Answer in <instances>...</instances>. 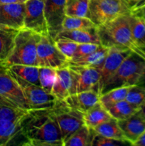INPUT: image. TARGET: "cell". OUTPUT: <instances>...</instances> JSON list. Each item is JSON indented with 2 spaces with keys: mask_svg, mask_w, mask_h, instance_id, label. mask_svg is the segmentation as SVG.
I'll list each match as a JSON object with an SVG mask.
<instances>
[{
  "mask_svg": "<svg viewBox=\"0 0 145 146\" xmlns=\"http://www.w3.org/2000/svg\"><path fill=\"white\" fill-rule=\"evenodd\" d=\"M139 111L142 114V115H144L145 116V101H144V103L142 104V106H140V108H139Z\"/></svg>",
  "mask_w": 145,
  "mask_h": 146,
  "instance_id": "ab89813d",
  "label": "cell"
},
{
  "mask_svg": "<svg viewBox=\"0 0 145 146\" xmlns=\"http://www.w3.org/2000/svg\"><path fill=\"white\" fill-rule=\"evenodd\" d=\"M93 135L94 130L84 124L64 143L63 146H91Z\"/></svg>",
  "mask_w": 145,
  "mask_h": 146,
  "instance_id": "4316f807",
  "label": "cell"
},
{
  "mask_svg": "<svg viewBox=\"0 0 145 146\" xmlns=\"http://www.w3.org/2000/svg\"><path fill=\"white\" fill-rule=\"evenodd\" d=\"M68 68L71 78L70 95L88 91H95L99 94V70L79 66H68Z\"/></svg>",
  "mask_w": 145,
  "mask_h": 146,
  "instance_id": "9c48e42d",
  "label": "cell"
},
{
  "mask_svg": "<svg viewBox=\"0 0 145 146\" xmlns=\"http://www.w3.org/2000/svg\"><path fill=\"white\" fill-rule=\"evenodd\" d=\"M128 0H90L87 16L97 27L132 12Z\"/></svg>",
  "mask_w": 145,
  "mask_h": 146,
  "instance_id": "5b68a950",
  "label": "cell"
},
{
  "mask_svg": "<svg viewBox=\"0 0 145 146\" xmlns=\"http://www.w3.org/2000/svg\"><path fill=\"white\" fill-rule=\"evenodd\" d=\"M66 0H44V13L49 34L55 39L63 29V22L66 17Z\"/></svg>",
  "mask_w": 145,
  "mask_h": 146,
  "instance_id": "7c38bea8",
  "label": "cell"
},
{
  "mask_svg": "<svg viewBox=\"0 0 145 146\" xmlns=\"http://www.w3.org/2000/svg\"><path fill=\"white\" fill-rule=\"evenodd\" d=\"M124 145H130V143H129L127 141L107 138V137L97 133L94 131V135L92 140V143H91V146H118Z\"/></svg>",
  "mask_w": 145,
  "mask_h": 146,
  "instance_id": "e575fe53",
  "label": "cell"
},
{
  "mask_svg": "<svg viewBox=\"0 0 145 146\" xmlns=\"http://www.w3.org/2000/svg\"><path fill=\"white\" fill-rule=\"evenodd\" d=\"M129 87L125 86L114 88L107 92L100 95V102L107 110L117 103L125 100Z\"/></svg>",
  "mask_w": 145,
  "mask_h": 146,
  "instance_id": "f1b7e54d",
  "label": "cell"
},
{
  "mask_svg": "<svg viewBox=\"0 0 145 146\" xmlns=\"http://www.w3.org/2000/svg\"><path fill=\"white\" fill-rule=\"evenodd\" d=\"M128 1H129V2L131 3V4H132V7H133L134 5L135 4H136V2H137L138 1H139V0H128Z\"/></svg>",
  "mask_w": 145,
  "mask_h": 146,
  "instance_id": "b9f144b4",
  "label": "cell"
},
{
  "mask_svg": "<svg viewBox=\"0 0 145 146\" xmlns=\"http://www.w3.org/2000/svg\"><path fill=\"white\" fill-rule=\"evenodd\" d=\"M56 37L68 38L78 44L92 43V44H100V41L99 35H98V27L88 29H63L60 31Z\"/></svg>",
  "mask_w": 145,
  "mask_h": 146,
  "instance_id": "ac0fdd59",
  "label": "cell"
},
{
  "mask_svg": "<svg viewBox=\"0 0 145 146\" xmlns=\"http://www.w3.org/2000/svg\"><path fill=\"white\" fill-rule=\"evenodd\" d=\"M134 14H139V15H140L141 17H143V18L144 19V20H145V8L142 9H141L140 11H137V12L134 13Z\"/></svg>",
  "mask_w": 145,
  "mask_h": 146,
  "instance_id": "60d3db41",
  "label": "cell"
},
{
  "mask_svg": "<svg viewBox=\"0 0 145 146\" xmlns=\"http://www.w3.org/2000/svg\"><path fill=\"white\" fill-rule=\"evenodd\" d=\"M11 74L21 87L30 111L53 108L58 100L52 94L46 92L40 86L28 82L12 72Z\"/></svg>",
  "mask_w": 145,
  "mask_h": 146,
  "instance_id": "ba28073f",
  "label": "cell"
},
{
  "mask_svg": "<svg viewBox=\"0 0 145 146\" xmlns=\"http://www.w3.org/2000/svg\"><path fill=\"white\" fill-rule=\"evenodd\" d=\"M56 79V69L48 67H39L40 86L46 92L52 94V89Z\"/></svg>",
  "mask_w": 145,
  "mask_h": 146,
  "instance_id": "1f68e13d",
  "label": "cell"
},
{
  "mask_svg": "<svg viewBox=\"0 0 145 146\" xmlns=\"http://www.w3.org/2000/svg\"><path fill=\"white\" fill-rule=\"evenodd\" d=\"M97 133L101 135L107 137V138H113L116 140H120V141H127L124 136L122 131L118 124V121L114 118H111L108 121L100 124L99 125L95 128H92ZM129 143V142H128ZM131 145V144H130Z\"/></svg>",
  "mask_w": 145,
  "mask_h": 146,
  "instance_id": "cb8c5ba5",
  "label": "cell"
},
{
  "mask_svg": "<svg viewBox=\"0 0 145 146\" xmlns=\"http://www.w3.org/2000/svg\"><path fill=\"white\" fill-rule=\"evenodd\" d=\"M129 24L134 39L141 49L145 53V20L140 15L131 13Z\"/></svg>",
  "mask_w": 145,
  "mask_h": 146,
  "instance_id": "d4e9b609",
  "label": "cell"
},
{
  "mask_svg": "<svg viewBox=\"0 0 145 146\" xmlns=\"http://www.w3.org/2000/svg\"><path fill=\"white\" fill-rule=\"evenodd\" d=\"M125 100L140 108L142 104L145 101V88L137 84L131 86Z\"/></svg>",
  "mask_w": 145,
  "mask_h": 146,
  "instance_id": "d6a6232c",
  "label": "cell"
},
{
  "mask_svg": "<svg viewBox=\"0 0 145 146\" xmlns=\"http://www.w3.org/2000/svg\"><path fill=\"white\" fill-rule=\"evenodd\" d=\"M23 119L0 121V146L15 145L16 141H18V145H26V141L21 132Z\"/></svg>",
  "mask_w": 145,
  "mask_h": 146,
  "instance_id": "2e32d148",
  "label": "cell"
},
{
  "mask_svg": "<svg viewBox=\"0 0 145 146\" xmlns=\"http://www.w3.org/2000/svg\"><path fill=\"white\" fill-rule=\"evenodd\" d=\"M89 1L90 0H66V16L86 17Z\"/></svg>",
  "mask_w": 145,
  "mask_h": 146,
  "instance_id": "4dcf8cb0",
  "label": "cell"
},
{
  "mask_svg": "<svg viewBox=\"0 0 145 146\" xmlns=\"http://www.w3.org/2000/svg\"><path fill=\"white\" fill-rule=\"evenodd\" d=\"M19 30L0 25V64L6 63L14 47Z\"/></svg>",
  "mask_w": 145,
  "mask_h": 146,
  "instance_id": "ffe728a7",
  "label": "cell"
},
{
  "mask_svg": "<svg viewBox=\"0 0 145 146\" xmlns=\"http://www.w3.org/2000/svg\"><path fill=\"white\" fill-rule=\"evenodd\" d=\"M137 85H139L141 86H143L145 88V68L144 70V72L143 74H142V76L140 77L139 81H138Z\"/></svg>",
  "mask_w": 145,
  "mask_h": 146,
  "instance_id": "f35d334b",
  "label": "cell"
},
{
  "mask_svg": "<svg viewBox=\"0 0 145 146\" xmlns=\"http://www.w3.org/2000/svg\"><path fill=\"white\" fill-rule=\"evenodd\" d=\"M131 13L98 27L100 44L107 48L117 47L130 50L145 59V53L137 45L132 36L129 24Z\"/></svg>",
  "mask_w": 145,
  "mask_h": 146,
  "instance_id": "7a4b0ae2",
  "label": "cell"
},
{
  "mask_svg": "<svg viewBox=\"0 0 145 146\" xmlns=\"http://www.w3.org/2000/svg\"><path fill=\"white\" fill-rule=\"evenodd\" d=\"M21 132L28 146H63L58 123L51 108L31 110L24 118Z\"/></svg>",
  "mask_w": 145,
  "mask_h": 146,
  "instance_id": "6da1fadb",
  "label": "cell"
},
{
  "mask_svg": "<svg viewBox=\"0 0 145 146\" xmlns=\"http://www.w3.org/2000/svg\"><path fill=\"white\" fill-rule=\"evenodd\" d=\"M64 143L84 124L83 113L70 108L63 101H58L51 108Z\"/></svg>",
  "mask_w": 145,
  "mask_h": 146,
  "instance_id": "52a82bcc",
  "label": "cell"
},
{
  "mask_svg": "<svg viewBox=\"0 0 145 146\" xmlns=\"http://www.w3.org/2000/svg\"><path fill=\"white\" fill-rule=\"evenodd\" d=\"M125 139L134 145L139 137L145 132V116L139 111L126 119L118 121Z\"/></svg>",
  "mask_w": 145,
  "mask_h": 146,
  "instance_id": "9a60e30c",
  "label": "cell"
},
{
  "mask_svg": "<svg viewBox=\"0 0 145 146\" xmlns=\"http://www.w3.org/2000/svg\"><path fill=\"white\" fill-rule=\"evenodd\" d=\"M37 66L56 70L69 66V59L58 49L51 35L41 36L37 46Z\"/></svg>",
  "mask_w": 145,
  "mask_h": 146,
  "instance_id": "8992f818",
  "label": "cell"
},
{
  "mask_svg": "<svg viewBox=\"0 0 145 146\" xmlns=\"http://www.w3.org/2000/svg\"><path fill=\"white\" fill-rule=\"evenodd\" d=\"M25 9V2L0 4V25L18 30L24 29Z\"/></svg>",
  "mask_w": 145,
  "mask_h": 146,
  "instance_id": "5bb4252c",
  "label": "cell"
},
{
  "mask_svg": "<svg viewBox=\"0 0 145 146\" xmlns=\"http://www.w3.org/2000/svg\"><path fill=\"white\" fill-rule=\"evenodd\" d=\"M145 68V59L132 52L121 64L115 74L105 84L100 94L114 88L137 84Z\"/></svg>",
  "mask_w": 145,
  "mask_h": 146,
  "instance_id": "3957f363",
  "label": "cell"
},
{
  "mask_svg": "<svg viewBox=\"0 0 145 146\" xmlns=\"http://www.w3.org/2000/svg\"><path fill=\"white\" fill-rule=\"evenodd\" d=\"M111 118L109 113L100 101L83 113L84 123L90 128H95Z\"/></svg>",
  "mask_w": 145,
  "mask_h": 146,
  "instance_id": "7402d4cb",
  "label": "cell"
},
{
  "mask_svg": "<svg viewBox=\"0 0 145 146\" xmlns=\"http://www.w3.org/2000/svg\"><path fill=\"white\" fill-rule=\"evenodd\" d=\"M139 108L130 104L126 100H123L117 103L107 110L112 118L117 121L126 119L136 113Z\"/></svg>",
  "mask_w": 145,
  "mask_h": 146,
  "instance_id": "83f0119b",
  "label": "cell"
},
{
  "mask_svg": "<svg viewBox=\"0 0 145 146\" xmlns=\"http://www.w3.org/2000/svg\"><path fill=\"white\" fill-rule=\"evenodd\" d=\"M55 42L58 49L68 58L71 59L78 46V43L63 37H56Z\"/></svg>",
  "mask_w": 145,
  "mask_h": 146,
  "instance_id": "836d02e7",
  "label": "cell"
},
{
  "mask_svg": "<svg viewBox=\"0 0 145 146\" xmlns=\"http://www.w3.org/2000/svg\"><path fill=\"white\" fill-rule=\"evenodd\" d=\"M24 29L41 36L50 35L44 13V0H26Z\"/></svg>",
  "mask_w": 145,
  "mask_h": 146,
  "instance_id": "8fae6325",
  "label": "cell"
},
{
  "mask_svg": "<svg viewBox=\"0 0 145 146\" xmlns=\"http://www.w3.org/2000/svg\"><path fill=\"white\" fill-rule=\"evenodd\" d=\"M40 38L41 35L34 31L20 29L16 36L14 49L5 64L37 66V46Z\"/></svg>",
  "mask_w": 145,
  "mask_h": 146,
  "instance_id": "277c9868",
  "label": "cell"
},
{
  "mask_svg": "<svg viewBox=\"0 0 145 146\" xmlns=\"http://www.w3.org/2000/svg\"><path fill=\"white\" fill-rule=\"evenodd\" d=\"M134 145L136 146H145V132L141 135L139 139L135 142Z\"/></svg>",
  "mask_w": 145,
  "mask_h": 146,
  "instance_id": "8d00e7d4",
  "label": "cell"
},
{
  "mask_svg": "<svg viewBox=\"0 0 145 146\" xmlns=\"http://www.w3.org/2000/svg\"><path fill=\"white\" fill-rule=\"evenodd\" d=\"M101 44H92V43H87V44H78L76 50L74 53L71 59L80 58L85 55L90 54L93 51H96ZM71 60V59H70Z\"/></svg>",
  "mask_w": 145,
  "mask_h": 146,
  "instance_id": "d590c367",
  "label": "cell"
},
{
  "mask_svg": "<svg viewBox=\"0 0 145 146\" xmlns=\"http://www.w3.org/2000/svg\"><path fill=\"white\" fill-rule=\"evenodd\" d=\"M28 111L17 106L0 96V121H17L23 119Z\"/></svg>",
  "mask_w": 145,
  "mask_h": 146,
  "instance_id": "603a6c76",
  "label": "cell"
},
{
  "mask_svg": "<svg viewBox=\"0 0 145 146\" xmlns=\"http://www.w3.org/2000/svg\"><path fill=\"white\" fill-rule=\"evenodd\" d=\"M26 0H0V4H14V3H24Z\"/></svg>",
  "mask_w": 145,
  "mask_h": 146,
  "instance_id": "74e56055",
  "label": "cell"
},
{
  "mask_svg": "<svg viewBox=\"0 0 145 146\" xmlns=\"http://www.w3.org/2000/svg\"><path fill=\"white\" fill-rule=\"evenodd\" d=\"M130 50L110 47L109 48L105 63L100 71V79L98 82V92L100 91L105 83L115 74L124 60L132 53Z\"/></svg>",
  "mask_w": 145,
  "mask_h": 146,
  "instance_id": "4fadbf2b",
  "label": "cell"
},
{
  "mask_svg": "<svg viewBox=\"0 0 145 146\" xmlns=\"http://www.w3.org/2000/svg\"><path fill=\"white\" fill-rule=\"evenodd\" d=\"M63 101L70 108L84 113L99 102L100 94L95 91H83L71 94Z\"/></svg>",
  "mask_w": 145,
  "mask_h": 146,
  "instance_id": "e0dca14e",
  "label": "cell"
},
{
  "mask_svg": "<svg viewBox=\"0 0 145 146\" xmlns=\"http://www.w3.org/2000/svg\"><path fill=\"white\" fill-rule=\"evenodd\" d=\"M71 78L68 66L56 70V79L52 89V94L58 100L63 101L70 95Z\"/></svg>",
  "mask_w": 145,
  "mask_h": 146,
  "instance_id": "44dd1931",
  "label": "cell"
},
{
  "mask_svg": "<svg viewBox=\"0 0 145 146\" xmlns=\"http://www.w3.org/2000/svg\"><path fill=\"white\" fill-rule=\"evenodd\" d=\"M95 27L97 26L86 17L66 16L63 22V29L66 30L81 29L92 28Z\"/></svg>",
  "mask_w": 145,
  "mask_h": 146,
  "instance_id": "f546056e",
  "label": "cell"
},
{
  "mask_svg": "<svg viewBox=\"0 0 145 146\" xmlns=\"http://www.w3.org/2000/svg\"><path fill=\"white\" fill-rule=\"evenodd\" d=\"M0 96L17 106L30 111L21 87L5 63L0 64Z\"/></svg>",
  "mask_w": 145,
  "mask_h": 146,
  "instance_id": "30bf717a",
  "label": "cell"
},
{
  "mask_svg": "<svg viewBox=\"0 0 145 146\" xmlns=\"http://www.w3.org/2000/svg\"><path fill=\"white\" fill-rule=\"evenodd\" d=\"M109 48L100 45L96 51L75 59L69 60V66H79L93 68L100 71L105 63Z\"/></svg>",
  "mask_w": 145,
  "mask_h": 146,
  "instance_id": "d6986e66",
  "label": "cell"
},
{
  "mask_svg": "<svg viewBox=\"0 0 145 146\" xmlns=\"http://www.w3.org/2000/svg\"><path fill=\"white\" fill-rule=\"evenodd\" d=\"M8 66L10 71L17 76L31 84L40 86L39 67L37 66L14 64Z\"/></svg>",
  "mask_w": 145,
  "mask_h": 146,
  "instance_id": "484cf974",
  "label": "cell"
}]
</instances>
